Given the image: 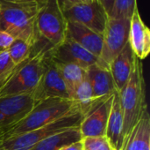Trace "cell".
<instances>
[{
  "instance_id": "1",
  "label": "cell",
  "mask_w": 150,
  "mask_h": 150,
  "mask_svg": "<svg viewBox=\"0 0 150 150\" xmlns=\"http://www.w3.org/2000/svg\"><path fill=\"white\" fill-rule=\"evenodd\" d=\"M40 4L35 0H0V30L34 47L39 39L36 17Z\"/></svg>"
},
{
  "instance_id": "2",
  "label": "cell",
  "mask_w": 150,
  "mask_h": 150,
  "mask_svg": "<svg viewBox=\"0 0 150 150\" xmlns=\"http://www.w3.org/2000/svg\"><path fill=\"white\" fill-rule=\"evenodd\" d=\"M50 49L44 47L35 51L33 50L30 57L17 65L0 85V97L32 94L44 74Z\"/></svg>"
},
{
  "instance_id": "3",
  "label": "cell",
  "mask_w": 150,
  "mask_h": 150,
  "mask_svg": "<svg viewBox=\"0 0 150 150\" xmlns=\"http://www.w3.org/2000/svg\"><path fill=\"white\" fill-rule=\"evenodd\" d=\"M119 94L123 114V136L125 142L144 111L147 110L142 64L138 57H135L133 71L127 83Z\"/></svg>"
},
{
  "instance_id": "4",
  "label": "cell",
  "mask_w": 150,
  "mask_h": 150,
  "mask_svg": "<svg viewBox=\"0 0 150 150\" xmlns=\"http://www.w3.org/2000/svg\"><path fill=\"white\" fill-rule=\"evenodd\" d=\"M76 111L78 110L70 99L50 97L40 100L35 103L24 118L8 129L3 134V138L5 139L38 129Z\"/></svg>"
},
{
  "instance_id": "5",
  "label": "cell",
  "mask_w": 150,
  "mask_h": 150,
  "mask_svg": "<svg viewBox=\"0 0 150 150\" xmlns=\"http://www.w3.org/2000/svg\"><path fill=\"white\" fill-rule=\"evenodd\" d=\"M83 115L78 111H73L52 123L38 129L4 139V150H30L41 141L72 127H78Z\"/></svg>"
},
{
  "instance_id": "6",
  "label": "cell",
  "mask_w": 150,
  "mask_h": 150,
  "mask_svg": "<svg viewBox=\"0 0 150 150\" xmlns=\"http://www.w3.org/2000/svg\"><path fill=\"white\" fill-rule=\"evenodd\" d=\"M36 31L50 48L61 44L66 39L67 20L57 0H44L36 17Z\"/></svg>"
},
{
  "instance_id": "7",
  "label": "cell",
  "mask_w": 150,
  "mask_h": 150,
  "mask_svg": "<svg viewBox=\"0 0 150 150\" xmlns=\"http://www.w3.org/2000/svg\"><path fill=\"white\" fill-rule=\"evenodd\" d=\"M130 19H114L108 17L102 34L103 46L98 64L109 69L111 62L128 42Z\"/></svg>"
},
{
  "instance_id": "8",
  "label": "cell",
  "mask_w": 150,
  "mask_h": 150,
  "mask_svg": "<svg viewBox=\"0 0 150 150\" xmlns=\"http://www.w3.org/2000/svg\"><path fill=\"white\" fill-rule=\"evenodd\" d=\"M62 12L67 21L83 25L99 34H103L109 17L99 0H91L75 5Z\"/></svg>"
},
{
  "instance_id": "9",
  "label": "cell",
  "mask_w": 150,
  "mask_h": 150,
  "mask_svg": "<svg viewBox=\"0 0 150 150\" xmlns=\"http://www.w3.org/2000/svg\"><path fill=\"white\" fill-rule=\"evenodd\" d=\"M35 103L31 94L0 97V133L4 134L24 118Z\"/></svg>"
},
{
  "instance_id": "10",
  "label": "cell",
  "mask_w": 150,
  "mask_h": 150,
  "mask_svg": "<svg viewBox=\"0 0 150 150\" xmlns=\"http://www.w3.org/2000/svg\"><path fill=\"white\" fill-rule=\"evenodd\" d=\"M112 95L98 101L83 116L79 125V130L83 139L105 136Z\"/></svg>"
},
{
  "instance_id": "11",
  "label": "cell",
  "mask_w": 150,
  "mask_h": 150,
  "mask_svg": "<svg viewBox=\"0 0 150 150\" xmlns=\"http://www.w3.org/2000/svg\"><path fill=\"white\" fill-rule=\"evenodd\" d=\"M48 56L55 62L76 65L85 70L98 63V57L68 37L58 46L51 48Z\"/></svg>"
},
{
  "instance_id": "12",
  "label": "cell",
  "mask_w": 150,
  "mask_h": 150,
  "mask_svg": "<svg viewBox=\"0 0 150 150\" xmlns=\"http://www.w3.org/2000/svg\"><path fill=\"white\" fill-rule=\"evenodd\" d=\"M31 95L35 102L50 97L70 99L57 66L49 56L47 60V66L44 74L39 85Z\"/></svg>"
},
{
  "instance_id": "13",
  "label": "cell",
  "mask_w": 150,
  "mask_h": 150,
  "mask_svg": "<svg viewBox=\"0 0 150 150\" xmlns=\"http://www.w3.org/2000/svg\"><path fill=\"white\" fill-rule=\"evenodd\" d=\"M128 42L131 48L140 60L145 59L150 52V31L142 20L138 6L134 9L130 19Z\"/></svg>"
},
{
  "instance_id": "14",
  "label": "cell",
  "mask_w": 150,
  "mask_h": 150,
  "mask_svg": "<svg viewBox=\"0 0 150 150\" xmlns=\"http://www.w3.org/2000/svg\"><path fill=\"white\" fill-rule=\"evenodd\" d=\"M66 37L73 40L81 47L99 58L103 46L102 34L79 23L67 21Z\"/></svg>"
},
{
  "instance_id": "15",
  "label": "cell",
  "mask_w": 150,
  "mask_h": 150,
  "mask_svg": "<svg viewBox=\"0 0 150 150\" xmlns=\"http://www.w3.org/2000/svg\"><path fill=\"white\" fill-rule=\"evenodd\" d=\"M134 59L135 55L128 42L122 50L111 62L109 71L118 92H120L127 83L133 71Z\"/></svg>"
},
{
  "instance_id": "16",
  "label": "cell",
  "mask_w": 150,
  "mask_h": 150,
  "mask_svg": "<svg viewBox=\"0 0 150 150\" xmlns=\"http://www.w3.org/2000/svg\"><path fill=\"white\" fill-rule=\"evenodd\" d=\"M86 78L97 101L111 96L117 91L109 69L98 63L92 65L86 70Z\"/></svg>"
},
{
  "instance_id": "17",
  "label": "cell",
  "mask_w": 150,
  "mask_h": 150,
  "mask_svg": "<svg viewBox=\"0 0 150 150\" xmlns=\"http://www.w3.org/2000/svg\"><path fill=\"white\" fill-rule=\"evenodd\" d=\"M105 137L113 150H122L124 144L123 136V114L120 103V94L118 91L112 95L111 111L108 118Z\"/></svg>"
},
{
  "instance_id": "18",
  "label": "cell",
  "mask_w": 150,
  "mask_h": 150,
  "mask_svg": "<svg viewBox=\"0 0 150 150\" xmlns=\"http://www.w3.org/2000/svg\"><path fill=\"white\" fill-rule=\"evenodd\" d=\"M122 150H150V118L148 109L125 141Z\"/></svg>"
},
{
  "instance_id": "19",
  "label": "cell",
  "mask_w": 150,
  "mask_h": 150,
  "mask_svg": "<svg viewBox=\"0 0 150 150\" xmlns=\"http://www.w3.org/2000/svg\"><path fill=\"white\" fill-rule=\"evenodd\" d=\"M83 140L79 126L72 127L55 133L41 141L30 150H60L72 143Z\"/></svg>"
},
{
  "instance_id": "20",
  "label": "cell",
  "mask_w": 150,
  "mask_h": 150,
  "mask_svg": "<svg viewBox=\"0 0 150 150\" xmlns=\"http://www.w3.org/2000/svg\"><path fill=\"white\" fill-rule=\"evenodd\" d=\"M54 63L64 81L69 98L73 101L77 88L86 79V70L72 64H63L55 61Z\"/></svg>"
},
{
  "instance_id": "21",
  "label": "cell",
  "mask_w": 150,
  "mask_h": 150,
  "mask_svg": "<svg viewBox=\"0 0 150 150\" xmlns=\"http://www.w3.org/2000/svg\"><path fill=\"white\" fill-rule=\"evenodd\" d=\"M73 102L75 103L77 110L83 116L98 102L93 96V92L87 78L77 88L73 98Z\"/></svg>"
},
{
  "instance_id": "22",
  "label": "cell",
  "mask_w": 150,
  "mask_h": 150,
  "mask_svg": "<svg viewBox=\"0 0 150 150\" xmlns=\"http://www.w3.org/2000/svg\"><path fill=\"white\" fill-rule=\"evenodd\" d=\"M33 50V46H32L27 42L21 39H15L7 51L11 61L17 66L30 57Z\"/></svg>"
},
{
  "instance_id": "23",
  "label": "cell",
  "mask_w": 150,
  "mask_h": 150,
  "mask_svg": "<svg viewBox=\"0 0 150 150\" xmlns=\"http://www.w3.org/2000/svg\"><path fill=\"white\" fill-rule=\"evenodd\" d=\"M137 7V0H115L109 17L114 19H131Z\"/></svg>"
},
{
  "instance_id": "24",
  "label": "cell",
  "mask_w": 150,
  "mask_h": 150,
  "mask_svg": "<svg viewBox=\"0 0 150 150\" xmlns=\"http://www.w3.org/2000/svg\"><path fill=\"white\" fill-rule=\"evenodd\" d=\"M82 142L83 150H113L105 136L83 138Z\"/></svg>"
},
{
  "instance_id": "25",
  "label": "cell",
  "mask_w": 150,
  "mask_h": 150,
  "mask_svg": "<svg viewBox=\"0 0 150 150\" xmlns=\"http://www.w3.org/2000/svg\"><path fill=\"white\" fill-rule=\"evenodd\" d=\"M16 65L11 61L7 50L0 51V85L13 72Z\"/></svg>"
},
{
  "instance_id": "26",
  "label": "cell",
  "mask_w": 150,
  "mask_h": 150,
  "mask_svg": "<svg viewBox=\"0 0 150 150\" xmlns=\"http://www.w3.org/2000/svg\"><path fill=\"white\" fill-rule=\"evenodd\" d=\"M15 39L8 33L0 30V51L7 50Z\"/></svg>"
},
{
  "instance_id": "27",
  "label": "cell",
  "mask_w": 150,
  "mask_h": 150,
  "mask_svg": "<svg viewBox=\"0 0 150 150\" xmlns=\"http://www.w3.org/2000/svg\"><path fill=\"white\" fill-rule=\"evenodd\" d=\"M91 0H57L58 4L62 11H64L66 9H69L72 6L78 5L86 2H89Z\"/></svg>"
},
{
  "instance_id": "28",
  "label": "cell",
  "mask_w": 150,
  "mask_h": 150,
  "mask_svg": "<svg viewBox=\"0 0 150 150\" xmlns=\"http://www.w3.org/2000/svg\"><path fill=\"white\" fill-rule=\"evenodd\" d=\"M101 2V4H103L105 10L106 11L108 16H110L111 12H112V7H113V4H114V1L115 0H99Z\"/></svg>"
},
{
  "instance_id": "29",
  "label": "cell",
  "mask_w": 150,
  "mask_h": 150,
  "mask_svg": "<svg viewBox=\"0 0 150 150\" xmlns=\"http://www.w3.org/2000/svg\"><path fill=\"white\" fill-rule=\"evenodd\" d=\"M60 150H83V142L81 141H77L75 143H72L70 145H68L64 148H62Z\"/></svg>"
},
{
  "instance_id": "30",
  "label": "cell",
  "mask_w": 150,
  "mask_h": 150,
  "mask_svg": "<svg viewBox=\"0 0 150 150\" xmlns=\"http://www.w3.org/2000/svg\"><path fill=\"white\" fill-rule=\"evenodd\" d=\"M3 141H4L3 134H2V133H0V150H4V145H3Z\"/></svg>"
},
{
  "instance_id": "31",
  "label": "cell",
  "mask_w": 150,
  "mask_h": 150,
  "mask_svg": "<svg viewBox=\"0 0 150 150\" xmlns=\"http://www.w3.org/2000/svg\"><path fill=\"white\" fill-rule=\"evenodd\" d=\"M35 1H37V2H39L40 4H42V2H43L44 0H35Z\"/></svg>"
}]
</instances>
